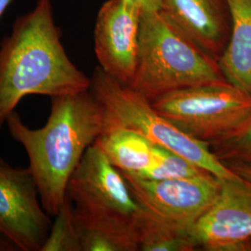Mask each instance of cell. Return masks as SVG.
Returning <instances> with one entry per match:
<instances>
[{
    "instance_id": "1",
    "label": "cell",
    "mask_w": 251,
    "mask_h": 251,
    "mask_svg": "<svg viewBox=\"0 0 251 251\" xmlns=\"http://www.w3.org/2000/svg\"><path fill=\"white\" fill-rule=\"evenodd\" d=\"M6 124L27 153L41 204L51 217L67 198V185L84 153L107 128L101 103L90 90L51 97L44 126L31 128L15 111Z\"/></svg>"
},
{
    "instance_id": "2",
    "label": "cell",
    "mask_w": 251,
    "mask_h": 251,
    "mask_svg": "<svg viewBox=\"0 0 251 251\" xmlns=\"http://www.w3.org/2000/svg\"><path fill=\"white\" fill-rule=\"evenodd\" d=\"M90 85L63 48L52 1L37 0L0 44V129L27 95L51 98L90 90Z\"/></svg>"
},
{
    "instance_id": "3",
    "label": "cell",
    "mask_w": 251,
    "mask_h": 251,
    "mask_svg": "<svg viewBox=\"0 0 251 251\" xmlns=\"http://www.w3.org/2000/svg\"><path fill=\"white\" fill-rule=\"evenodd\" d=\"M223 83L228 82L218 61L162 9L143 12L131 89L152 101L176 90Z\"/></svg>"
},
{
    "instance_id": "4",
    "label": "cell",
    "mask_w": 251,
    "mask_h": 251,
    "mask_svg": "<svg viewBox=\"0 0 251 251\" xmlns=\"http://www.w3.org/2000/svg\"><path fill=\"white\" fill-rule=\"evenodd\" d=\"M67 197L76 220L124 235L138 247L151 213L137 201L123 174L96 143L89 147L74 171Z\"/></svg>"
},
{
    "instance_id": "5",
    "label": "cell",
    "mask_w": 251,
    "mask_h": 251,
    "mask_svg": "<svg viewBox=\"0 0 251 251\" xmlns=\"http://www.w3.org/2000/svg\"><path fill=\"white\" fill-rule=\"evenodd\" d=\"M90 90L104 108L107 127L135 130L153 144L176 152L221 179L238 176L220 161L207 144L181 131L157 112L150 100L104 72L99 65L92 74Z\"/></svg>"
},
{
    "instance_id": "6",
    "label": "cell",
    "mask_w": 251,
    "mask_h": 251,
    "mask_svg": "<svg viewBox=\"0 0 251 251\" xmlns=\"http://www.w3.org/2000/svg\"><path fill=\"white\" fill-rule=\"evenodd\" d=\"M151 103L181 131L208 146L232 138L251 122V94L229 83L176 90Z\"/></svg>"
},
{
    "instance_id": "7",
    "label": "cell",
    "mask_w": 251,
    "mask_h": 251,
    "mask_svg": "<svg viewBox=\"0 0 251 251\" xmlns=\"http://www.w3.org/2000/svg\"><path fill=\"white\" fill-rule=\"evenodd\" d=\"M122 174L137 201L148 212L163 223L187 232L213 206L222 190V179L209 172L166 179Z\"/></svg>"
},
{
    "instance_id": "8",
    "label": "cell",
    "mask_w": 251,
    "mask_h": 251,
    "mask_svg": "<svg viewBox=\"0 0 251 251\" xmlns=\"http://www.w3.org/2000/svg\"><path fill=\"white\" fill-rule=\"evenodd\" d=\"M50 217L29 167H12L0 157V231L20 251H41L52 225Z\"/></svg>"
},
{
    "instance_id": "9",
    "label": "cell",
    "mask_w": 251,
    "mask_h": 251,
    "mask_svg": "<svg viewBox=\"0 0 251 251\" xmlns=\"http://www.w3.org/2000/svg\"><path fill=\"white\" fill-rule=\"evenodd\" d=\"M143 10L127 0H107L100 8L94 28V50L99 66L129 85L138 61Z\"/></svg>"
},
{
    "instance_id": "10",
    "label": "cell",
    "mask_w": 251,
    "mask_h": 251,
    "mask_svg": "<svg viewBox=\"0 0 251 251\" xmlns=\"http://www.w3.org/2000/svg\"><path fill=\"white\" fill-rule=\"evenodd\" d=\"M190 234L203 251H236L251 238V185L239 176L222 179L219 198Z\"/></svg>"
},
{
    "instance_id": "11",
    "label": "cell",
    "mask_w": 251,
    "mask_h": 251,
    "mask_svg": "<svg viewBox=\"0 0 251 251\" xmlns=\"http://www.w3.org/2000/svg\"><path fill=\"white\" fill-rule=\"evenodd\" d=\"M161 9L217 61L228 44L231 17L226 0H161Z\"/></svg>"
},
{
    "instance_id": "12",
    "label": "cell",
    "mask_w": 251,
    "mask_h": 251,
    "mask_svg": "<svg viewBox=\"0 0 251 251\" xmlns=\"http://www.w3.org/2000/svg\"><path fill=\"white\" fill-rule=\"evenodd\" d=\"M226 2L231 32L218 63L228 83L251 94V0Z\"/></svg>"
},
{
    "instance_id": "13",
    "label": "cell",
    "mask_w": 251,
    "mask_h": 251,
    "mask_svg": "<svg viewBox=\"0 0 251 251\" xmlns=\"http://www.w3.org/2000/svg\"><path fill=\"white\" fill-rule=\"evenodd\" d=\"M96 144L122 173L139 176L154 162L158 144L144 135L121 126H109Z\"/></svg>"
},
{
    "instance_id": "14",
    "label": "cell",
    "mask_w": 251,
    "mask_h": 251,
    "mask_svg": "<svg viewBox=\"0 0 251 251\" xmlns=\"http://www.w3.org/2000/svg\"><path fill=\"white\" fill-rule=\"evenodd\" d=\"M141 251H194L198 244L190 232L172 227L152 215L140 234Z\"/></svg>"
},
{
    "instance_id": "15",
    "label": "cell",
    "mask_w": 251,
    "mask_h": 251,
    "mask_svg": "<svg viewBox=\"0 0 251 251\" xmlns=\"http://www.w3.org/2000/svg\"><path fill=\"white\" fill-rule=\"evenodd\" d=\"M208 171L195 165L178 153L158 145L154 162L136 177L146 179H176L198 176Z\"/></svg>"
},
{
    "instance_id": "16",
    "label": "cell",
    "mask_w": 251,
    "mask_h": 251,
    "mask_svg": "<svg viewBox=\"0 0 251 251\" xmlns=\"http://www.w3.org/2000/svg\"><path fill=\"white\" fill-rule=\"evenodd\" d=\"M54 217L50 232L41 251H81L72 202L68 197Z\"/></svg>"
},
{
    "instance_id": "17",
    "label": "cell",
    "mask_w": 251,
    "mask_h": 251,
    "mask_svg": "<svg viewBox=\"0 0 251 251\" xmlns=\"http://www.w3.org/2000/svg\"><path fill=\"white\" fill-rule=\"evenodd\" d=\"M75 220L81 251H138L137 244L128 237L83 223L75 217Z\"/></svg>"
},
{
    "instance_id": "18",
    "label": "cell",
    "mask_w": 251,
    "mask_h": 251,
    "mask_svg": "<svg viewBox=\"0 0 251 251\" xmlns=\"http://www.w3.org/2000/svg\"><path fill=\"white\" fill-rule=\"evenodd\" d=\"M209 148L223 163L251 164V122L239 133Z\"/></svg>"
},
{
    "instance_id": "19",
    "label": "cell",
    "mask_w": 251,
    "mask_h": 251,
    "mask_svg": "<svg viewBox=\"0 0 251 251\" xmlns=\"http://www.w3.org/2000/svg\"><path fill=\"white\" fill-rule=\"evenodd\" d=\"M233 173L239 176L251 185V164H243V163H224Z\"/></svg>"
},
{
    "instance_id": "20",
    "label": "cell",
    "mask_w": 251,
    "mask_h": 251,
    "mask_svg": "<svg viewBox=\"0 0 251 251\" xmlns=\"http://www.w3.org/2000/svg\"><path fill=\"white\" fill-rule=\"evenodd\" d=\"M144 11H154L162 8L161 0H127Z\"/></svg>"
},
{
    "instance_id": "21",
    "label": "cell",
    "mask_w": 251,
    "mask_h": 251,
    "mask_svg": "<svg viewBox=\"0 0 251 251\" xmlns=\"http://www.w3.org/2000/svg\"><path fill=\"white\" fill-rule=\"evenodd\" d=\"M0 251H20L18 247L0 231Z\"/></svg>"
},
{
    "instance_id": "22",
    "label": "cell",
    "mask_w": 251,
    "mask_h": 251,
    "mask_svg": "<svg viewBox=\"0 0 251 251\" xmlns=\"http://www.w3.org/2000/svg\"><path fill=\"white\" fill-rule=\"evenodd\" d=\"M11 0H0V18L2 17L5 10L8 9Z\"/></svg>"
}]
</instances>
